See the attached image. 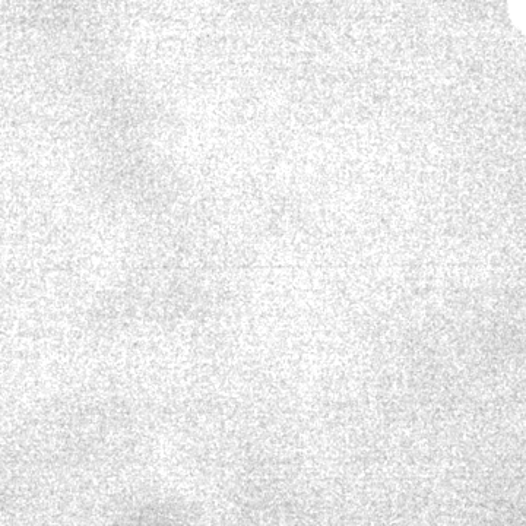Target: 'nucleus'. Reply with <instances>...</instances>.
Here are the masks:
<instances>
[{"label":"nucleus","instance_id":"1","mask_svg":"<svg viewBox=\"0 0 526 526\" xmlns=\"http://www.w3.org/2000/svg\"><path fill=\"white\" fill-rule=\"evenodd\" d=\"M516 11L519 19L526 24V0H516Z\"/></svg>","mask_w":526,"mask_h":526}]
</instances>
